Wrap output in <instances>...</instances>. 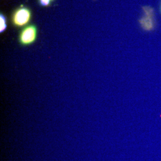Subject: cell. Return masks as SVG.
Wrapping results in <instances>:
<instances>
[{
	"instance_id": "cell-1",
	"label": "cell",
	"mask_w": 161,
	"mask_h": 161,
	"mask_svg": "<svg viewBox=\"0 0 161 161\" xmlns=\"http://www.w3.org/2000/svg\"><path fill=\"white\" fill-rule=\"evenodd\" d=\"M144 16L139 20L142 28L145 31H151L155 28V21L152 8L148 6L143 7Z\"/></svg>"
},
{
	"instance_id": "cell-2",
	"label": "cell",
	"mask_w": 161,
	"mask_h": 161,
	"mask_svg": "<svg viewBox=\"0 0 161 161\" xmlns=\"http://www.w3.org/2000/svg\"><path fill=\"white\" fill-rule=\"evenodd\" d=\"M31 16V14L28 8L21 7L14 13L13 22L17 26H23L29 22Z\"/></svg>"
},
{
	"instance_id": "cell-3",
	"label": "cell",
	"mask_w": 161,
	"mask_h": 161,
	"mask_svg": "<svg viewBox=\"0 0 161 161\" xmlns=\"http://www.w3.org/2000/svg\"><path fill=\"white\" fill-rule=\"evenodd\" d=\"M36 28L31 25L27 26L22 31L20 35V42L23 46H28L32 44L36 38Z\"/></svg>"
},
{
	"instance_id": "cell-4",
	"label": "cell",
	"mask_w": 161,
	"mask_h": 161,
	"mask_svg": "<svg viewBox=\"0 0 161 161\" xmlns=\"http://www.w3.org/2000/svg\"><path fill=\"white\" fill-rule=\"evenodd\" d=\"M7 28L6 17L3 14L0 15V32H3Z\"/></svg>"
},
{
	"instance_id": "cell-5",
	"label": "cell",
	"mask_w": 161,
	"mask_h": 161,
	"mask_svg": "<svg viewBox=\"0 0 161 161\" xmlns=\"http://www.w3.org/2000/svg\"><path fill=\"white\" fill-rule=\"evenodd\" d=\"M41 5L44 7L49 6L53 1L54 0H39Z\"/></svg>"
},
{
	"instance_id": "cell-6",
	"label": "cell",
	"mask_w": 161,
	"mask_h": 161,
	"mask_svg": "<svg viewBox=\"0 0 161 161\" xmlns=\"http://www.w3.org/2000/svg\"><path fill=\"white\" fill-rule=\"evenodd\" d=\"M160 12H161V7H160Z\"/></svg>"
}]
</instances>
